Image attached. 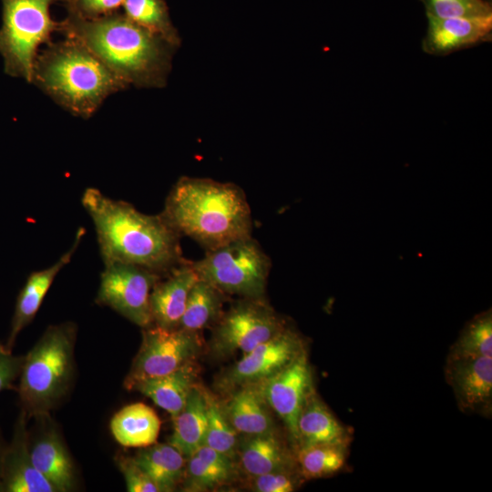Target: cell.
<instances>
[{
    "label": "cell",
    "mask_w": 492,
    "mask_h": 492,
    "mask_svg": "<svg viewBox=\"0 0 492 492\" xmlns=\"http://www.w3.org/2000/svg\"><path fill=\"white\" fill-rule=\"evenodd\" d=\"M81 202L94 223L104 264L130 263L165 276L187 261L181 236L161 213H142L95 188L84 191Z\"/></svg>",
    "instance_id": "cell-1"
},
{
    "label": "cell",
    "mask_w": 492,
    "mask_h": 492,
    "mask_svg": "<svg viewBox=\"0 0 492 492\" xmlns=\"http://www.w3.org/2000/svg\"><path fill=\"white\" fill-rule=\"evenodd\" d=\"M351 434L314 391L304 404L297 422L295 448L315 444L349 446Z\"/></svg>",
    "instance_id": "cell-21"
},
{
    "label": "cell",
    "mask_w": 492,
    "mask_h": 492,
    "mask_svg": "<svg viewBox=\"0 0 492 492\" xmlns=\"http://www.w3.org/2000/svg\"><path fill=\"white\" fill-rule=\"evenodd\" d=\"M161 215L181 237H190L206 251L251 236L246 195L231 182L182 177L168 194Z\"/></svg>",
    "instance_id": "cell-3"
},
{
    "label": "cell",
    "mask_w": 492,
    "mask_h": 492,
    "mask_svg": "<svg viewBox=\"0 0 492 492\" xmlns=\"http://www.w3.org/2000/svg\"><path fill=\"white\" fill-rule=\"evenodd\" d=\"M204 393L207 407V428L204 445L235 459L239 433L228 420L221 401L205 388Z\"/></svg>",
    "instance_id": "cell-30"
},
{
    "label": "cell",
    "mask_w": 492,
    "mask_h": 492,
    "mask_svg": "<svg viewBox=\"0 0 492 492\" xmlns=\"http://www.w3.org/2000/svg\"><path fill=\"white\" fill-rule=\"evenodd\" d=\"M305 349L301 336L289 326L259 344L227 369L216 382L222 393L261 383L280 372Z\"/></svg>",
    "instance_id": "cell-11"
},
{
    "label": "cell",
    "mask_w": 492,
    "mask_h": 492,
    "mask_svg": "<svg viewBox=\"0 0 492 492\" xmlns=\"http://www.w3.org/2000/svg\"><path fill=\"white\" fill-rule=\"evenodd\" d=\"M2 26L0 55L4 71L14 77L32 82L38 47L51 42L59 22L50 15V6L64 0H1Z\"/></svg>",
    "instance_id": "cell-6"
},
{
    "label": "cell",
    "mask_w": 492,
    "mask_h": 492,
    "mask_svg": "<svg viewBox=\"0 0 492 492\" xmlns=\"http://www.w3.org/2000/svg\"><path fill=\"white\" fill-rule=\"evenodd\" d=\"M85 233L86 230L80 227L71 247L54 264L33 272L27 277L16 298L10 332L5 343L8 350L12 351L20 332L34 320L55 278L70 262Z\"/></svg>",
    "instance_id": "cell-17"
},
{
    "label": "cell",
    "mask_w": 492,
    "mask_h": 492,
    "mask_svg": "<svg viewBox=\"0 0 492 492\" xmlns=\"http://www.w3.org/2000/svg\"><path fill=\"white\" fill-rule=\"evenodd\" d=\"M125 0H64L67 14L93 20L118 12Z\"/></svg>",
    "instance_id": "cell-34"
},
{
    "label": "cell",
    "mask_w": 492,
    "mask_h": 492,
    "mask_svg": "<svg viewBox=\"0 0 492 492\" xmlns=\"http://www.w3.org/2000/svg\"><path fill=\"white\" fill-rule=\"evenodd\" d=\"M172 419L173 432L169 444L188 458L204 445L207 407L202 386L197 384L192 388L184 407Z\"/></svg>",
    "instance_id": "cell-24"
},
{
    "label": "cell",
    "mask_w": 492,
    "mask_h": 492,
    "mask_svg": "<svg viewBox=\"0 0 492 492\" xmlns=\"http://www.w3.org/2000/svg\"><path fill=\"white\" fill-rule=\"evenodd\" d=\"M237 456L242 469L250 477L297 468L295 457L291 456L275 431L243 435L239 438Z\"/></svg>",
    "instance_id": "cell-20"
},
{
    "label": "cell",
    "mask_w": 492,
    "mask_h": 492,
    "mask_svg": "<svg viewBox=\"0 0 492 492\" xmlns=\"http://www.w3.org/2000/svg\"><path fill=\"white\" fill-rule=\"evenodd\" d=\"M347 455L346 445L315 444L296 448L295 462L303 479L321 478L340 472Z\"/></svg>",
    "instance_id": "cell-27"
},
{
    "label": "cell",
    "mask_w": 492,
    "mask_h": 492,
    "mask_svg": "<svg viewBox=\"0 0 492 492\" xmlns=\"http://www.w3.org/2000/svg\"><path fill=\"white\" fill-rule=\"evenodd\" d=\"M161 421L157 413L143 403L128 405L111 418L115 440L125 447H146L157 442Z\"/></svg>",
    "instance_id": "cell-23"
},
{
    "label": "cell",
    "mask_w": 492,
    "mask_h": 492,
    "mask_svg": "<svg viewBox=\"0 0 492 492\" xmlns=\"http://www.w3.org/2000/svg\"><path fill=\"white\" fill-rule=\"evenodd\" d=\"M104 265L96 302L111 308L142 329L152 325L150 293L163 276L130 263Z\"/></svg>",
    "instance_id": "cell-10"
},
{
    "label": "cell",
    "mask_w": 492,
    "mask_h": 492,
    "mask_svg": "<svg viewBox=\"0 0 492 492\" xmlns=\"http://www.w3.org/2000/svg\"><path fill=\"white\" fill-rule=\"evenodd\" d=\"M446 378L465 412L490 414L492 357L447 359Z\"/></svg>",
    "instance_id": "cell-16"
},
{
    "label": "cell",
    "mask_w": 492,
    "mask_h": 492,
    "mask_svg": "<svg viewBox=\"0 0 492 492\" xmlns=\"http://www.w3.org/2000/svg\"><path fill=\"white\" fill-rule=\"evenodd\" d=\"M201 350L197 332L152 324L142 330V341L125 378L128 390L144 380L162 376L195 363Z\"/></svg>",
    "instance_id": "cell-9"
},
{
    "label": "cell",
    "mask_w": 492,
    "mask_h": 492,
    "mask_svg": "<svg viewBox=\"0 0 492 492\" xmlns=\"http://www.w3.org/2000/svg\"><path fill=\"white\" fill-rule=\"evenodd\" d=\"M197 379L198 369L196 364L191 363L168 374L141 381L131 390L150 398L173 418L184 407Z\"/></svg>",
    "instance_id": "cell-22"
},
{
    "label": "cell",
    "mask_w": 492,
    "mask_h": 492,
    "mask_svg": "<svg viewBox=\"0 0 492 492\" xmlns=\"http://www.w3.org/2000/svg\"><path fill=\"white\" fill-rule=\"evenodd\" d=\"M25 356L14 355L5 344L0 343V393L13 387L19 378Z\"/></svg>",
    "instance_id": "cell-36"
},
{
    "label": "cell",
    "mask_w": 492,
    "mask_h": 492,
    "mask_svg": "<svg viewBox=\"0 0 492 492\" xmlns=\"http://www.w3.org/2000/svg\"><path fill=\"white\" fill-rule=\"evenodd\" d=\"M117 465L124 477L128 492H161L133 457L119 456L117 458Z\"/></svg>",
    "instance_id": "cell-35"
},
{
    "label": "cell",
    "mask_w": 492,
    "mask_h": 492,
    "mask_svg": "<svg viewBox=\"0 0 492 492\" xmlns=\"http://www.w3.org/2000/svg\"><path fill=\"white\" fill-rule=\"evenodd\" d=\"M122 7L123 14L131 21L179 46L180 37L165 0H125Z\"/></svg>",
    "instance_id": "cell-28"
},
{
    "label": "cell",
    "mask_w": 492,
    "mask_h": 492,
    "mask_svg": "<svg viewBox=\"0 0 492 492\" xmlns=\"http://www.w3.org/2000/svg\"><path fill=\"white\" fill-rule=\"evenodd\" d=\"M77 327L73 322L49 325L25 355L17 393L27 418L48 415L68 394L75 374Z\"/></svg>",
    "instance_id": "cell-5"
},
{
    "label": "cell",
    "mask_w": 492,
    "mask_h": 492,
    "mask_svg": "<svg viewBox=\"0 0 492 492\" xmlns=\"http://www.w3.org/2000/svg\"><path fill=\"white\" fill-rule=\"evenodd\" d=\"M133 458L161 492L174 491L182 482L186 457L169 443L142 447Z\"/></svg>",
    "instance_id": "cell-25"
},
{
    "label": "cell",
    "mask_w": 492,
    "mask_h": 492,
    "mask_svg": "<svg viewBox=\"0 0 492 492\" xmlns=\"http://www.w3.org/2000/svg\"><path fill=\"white\" fill-rule=\"evenodd\" d=\"M221 405L233 426L241 435H260L275 431L271 408L256 384H245L227 393Z\"/></svg>",
    "instance_id": "cell-19"
},
{
    "label": "cell",
    "mask_w": 492,
    "mask_h": 492,
    "mask_svg": "<svg viewBox=\"0 0 492 492\" xmlns=\"http://www.w3.org/2000/svg\"><path fill=\"white\" fill-rule=\"evenodd\" d=\"M225 293L199 278L191 287L178 328L197 332L214 325L223 313Z\"/></svg>",
    "instance_id": "cell-26"
},
{
    "label": "cell",
    "mask_w": 492,
    "mask_h": 492,
    "mask_svg": "<svg viewBox=\"0 0 492 492\" xmlns=\"http://www.w3.org/2000/svg\"><path fill=\"white\" fill-rule=\"evenodd\" d=\"M58 31L84 44L128 87L167 84L178 46L137 25L123 13L87 20L67 14Z\"/></svg>",
    "instance_id": "cell-2"
},
{
    "label": "cell",
    "mask_w": 492,
    "mask_h": 492,
    "mask_svg": "<svg viewBox=\"0 0 492 492\" xmlns=\"http://www.w3.org/2000/svg\"><path fill=\"white\" fill-rule=\"evenodd\" d=\"M492 357V314L481 313L467 323L452 345L447 359Z\"/></svg>",
    "instance_id": "cell-29"
},
{
    "label": "cell",
    "mask_w": 492,
    "mask_h": 492,
    "mask_svg": "<svg viewBox=\"0 0 492 492\" xmlns=\"http://www.w3.org/2000/svg\"><path fill=\"white\" fill-rule=\"evenodd\" d=\"M198 279L191 261H187L157 282L149 299L153 324L166 329L179 327L190 291Z\"/></svg>",
    "instance_id": "cell-18"
},
{
    "label": "cell",
    "mask_w": 492,
    "mask_h": 492,
    "mask_svg": "<svg viewBox=\"0 0 492 492\" xmlns=\"http://www.w3.org/2000/svg\"><path fill=\"white\" fill-rule=\"evenodd\" d=\"M427 27L422 50L444 56L474 47L492 39V16L481 18H437L426 15Z\"/></svg>",
    "instance_id": "cell-15"
},
{
    "label": "cell",
    "mask_w": 492,
    "mask_h": 492,
    "mask_svg": "<svg viewBox=\"0 0 492 492\" xmlns=\"http://www.w3.org/2000/svg\"><path fill=\"white\" fill-rule=\"evenodd\" d=\"M236 473L217 468L193 454L186 458L183 490L210 491L231 482Z\"/></svg>",
    "instance_id": "cell-31"
},
{
    "label": "cell",
    "mask_w": 492,
    "mask_h": 492,
    "mask_svg": "<svg viewBox=\"0 0 492 492\" xmlns=\"http://www.w3.org/2000/svg\"><path fill=\"white\" fill-rule=\"evenodd\" d=\"M5 445L2 444L1 438H0V492H1V468H2V456L4 453Z\"/></svg>",
    "instance_id": "cell-37"
},
{
    "label": "cell",
    "mask_w": 492,
    "mask_h": 492,
    "mask_svg": "<svg viewBox=\"0 0 492 492\" xmlns=\"http://www.w3.org/2000/svg\"><path fill=\"white\" fill-rule=\"evenodd\" d=\"M210 349L213 357L242 355L281 332L286 323L265 299L241 298L213 325Z\"/></svg>",
    "instance_id": "cell-8"
},
{
    "label": "cell",
    "mask_w": 492,
    "mask_h": 492,
    "mask_svg": "<svg viewBox=\"0 0 492 492\" xmlns=\"http://www.w3.org/2000/svg\"><path fill=\"white\" fill-rule=\"evenodd\" d=\"M35 61L32 82L69 113L89 118L128 86L78 40L52 41Z\"/></svg>",
    "instance_id": "cell-4"
},
{
    "label": "cell",
    "mask_w": 492,
    "mask_h": 492,
    "mask_svg": "<svg viewBox=\"0 0 492 492\" xmlns=\"http://www.w3.org/2000/svg\"><path fill=\"white\" fill-rule=\"evenodd\" d=\"M191 264L199 278L225 294L265 299L271 260L252 235L206 251Z\"/></svg>",
    "instance_id": "cell-7"
},
{
    "label": "cell",
    "mask_w": 492,
    "mask_h": 492,
    "mask_svg": "<svg viewBox=\"0 0 492 492\" xmlns=\"http://www.w3.org/2000/svg\"><path fill=\"white\" fill-rule=\"evenodd\" d=\"M48 415L39 417L38 427L33 435L29 431V449L38 472L55 487L56 492H69L76 487L75 466L54 423Z\"/></svg>",
    "instance_id": "cell-13"
},
{
    "label": "cell",
    "mask_w": 492,
    "mask_h": 492,
    "mask_svg": "<svg viewBox=\"0 0 492 492\" xmlns=\"http://www.w3.org/2000/svg\"><path fill=\"white\" fill-rule=\"evenodd\" d=\"M256 384L271 410L282 420L296 446L299 415L315 391L306 349L280 372Z\"/></svg>",
    "instance_id": "cell-12"
},
{
    "label": "cell",
    "mask_w": 492,
    "mask_h": 492,
    "mask_svg": "<svg viewBox=\"0 0 492 492\" xmlns=\"http://www.w3.org/2000/svg\"><path fill=\"white\" fill-rule=\"evenodd\" d=\"M425 15L437 18L492 16L491 0H419Z\"/></svg>",
    "instance_id": "cell-32"
},
{
    "label": "cell",
    "mask_w": 492,
    "mask_h": 492,
    "mask_svg": "<svg viewBox=\"0 0 492 492\" xmlns=\"http://www.w3.org/2000/svg\"><path fill=\"white\" fill-rule=\"evenodd\" d=\"M27 416L20 410L2 456L1 492H56L36 468L29 449Z\"/></svg>",
    "instance_id": "cell-14"
},
{
    "label": "cell",
    "mask_w": 492,
    "mask_h": 492,
    "mask_svg": "<svg viewBox=\"0 0 492 492\" xmlns=\"http://www.w3.org/2000/svg\"><path fill=\"white\" fill-rule=\"evenodd\" d=\"M298 467L251 477V488L255 492H292L301 482Z\"/></svg>",
    "instance_id": "cell-33"
}]
</instances>
